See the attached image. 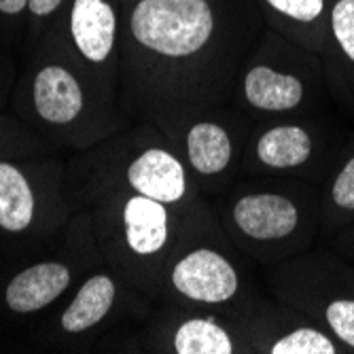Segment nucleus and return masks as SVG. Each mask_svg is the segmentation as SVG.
<instances>
[{
    "label": "nucleus",
    "mask_w": 354,
    "mask_h": 354,
    "mask_svg": "<svg viewBox=\"0 0 354 354\" xmlns=\"http://www.w3.org/2000/svg\"><path fill=\"white\" fill-rule=\"evenodd\" d=\"M174 291L196 304L218 306L232 301L240 291V276L225 254L212 248H196L174 263L170 272Z\"/></svg>",
    "instance_id": "20e7f679"
},
{
    "label": "nucleus",
    "mask_w": 354,
    "mask_h": 354,
    "mask_svg": "<svg viewBox=\"0 0 354 354\" xmlns=\"http://www.w3.org/2000/svg\"><path fill=\"white\" fill-rule=\"evenodd\" d=\"M316 308V320L344 348L354 350V293H331Z\"/></svg>",
    "instance_id": "6ab92c4d"
},
{
    "label": "nucleus",
    "mask_w": 354,
    "mask_h": 354,
    "mask_svg": "<svg viewBox=\"0 0 354 354\" xmlns=\"http://www.w3.org/2000/svg\"><path fill=\"white\" fill-rule=\"evenodd\" d=\"M35 216V193L13 164H0V227L24 232Z\"/></svg>",
    "instance_id": "2eb2a0df"
},
{
    "label": "nucleus",
    "mask_w": 354,
    "mask_h": 354,
    "mask_svg": "<svg viewBox=\"0 0 354 354\" xmlns=\"http://www.w3.org/2000/svg\"><path fill=\"white\" fill-rule=\"evenodd\" d=\"M261 5L291 39L314 51H327L331 0H261Z\"/></svg>",
    "instance_id": "0eeeda50"
},
{
    "label": "nucleus",
    "mask_w": 354,
    "mask_h": 354,
    "mask_svg": "<svg viewBox=\"0 0 354 354\" xmlns=\"http://www.w3.org/2000/svg\"><path fill=\"white\" fill-rule=\"evenodd\" d=\"M115 282L104 276H91L83 286L79 288L73 304L62 314V327L68 333H81L98 325L100 320L109 314L115 301Z\"/></svg>",
    "instance_id": "4468645a"
},
{
    "label": "nucleus",
    "mask_w": 354,
    "mask_h": 354,
    "mask_svg": "<svg viewBox=\"0 0 354 354\" xmlns=\"http://www.w3.org/2000/svg\"><path fill=\"white\" fill-rule=\"evenodd\" d=\"M236 232L259 246H295L312 236L314 204L293 191H252L240 196L230 210Z\"/></svg>",
    "instance_id": "f03ea898"
},
{
    "label": "nucleus",
    "mask_w": 354,
    "mask_h": 354,
    "mask_svg": "<svg viewBox=\"0 0 354 354\" xmlns=\"http://www.w3.org/2000/svg\"><path fill=\"white\" fill-rule=\"evenodd\" d=\"M30 0H0V13L7 15H17L28 7Z\"/></svg>",
    "instance_id": "412c9836"
},
{
    "label": "nucleus",
    "mask_w": 354,
    "mask_h": 354,
    "mask_svg": "<svg viewBox=\"0 0 354 354\" xmlns=\"http://www.w3.org/2000/svg\"><path fill=\"white\" fill-rule=\"evenodd\" d=\"M185 153L189 166L200 176H218L232 164L234 140L221 123L204 119L189 127Z\"/></svg>",
    "instance_id": "f8f14e48"
},
{
    "label": "nucleus",
    "mask_w": 354,
    "mask_h": 354,
    "mask_svg": "<svg viewBox=\"0 0 354 354\" xmlns=\"http://www.w3.org/2000/svg\"><path fill=\"white\" fill-rule=\"evenodd\" d=\"M342 344L325 329L301 323L284 329L268 346L270 354H337Z\"/></svg>",
    "instance_id": "a211bd4d"
},
{
    "label": "nucleus",
    "mask_w": 354,
    "mask_h": 354,
    "mask_svg": "<svg viewBox=\"0 0 354 354\" xmlns=\"http://www.w3.org/2000/svg\"><path fill=\"white\" fill-rule=\"evenodd\" d=\"M125 242L138 257L162 252L170 240V210L168 204L136 193L123 206Z\"/></svg>",
    "instance_id": "6e6552de"
},
{
    "label": "nucleus",
    "mask_w": 354,
    "mask_h": 354,
    "mask_svg": "<svg viewBox=\"0 0 354 354\" xmlns=\"http://www.w3.org/2000/svg\"><path fill=\"white\" fill-rule=\"evenodd\" d=\"M320 140L312 125L299 121H284L270 125L257 136L252 145V159L268 172H301L320 153Z\"/></svg>",
    "instance_id": "39448f33"
},
{
    "label": "nucleus",
    "mask_w": 354,
    "mask_h": 354,
    "mask_svg": "<svg viewBox=\"0 0 354 354\" xmlns=\"http://www.w3.org/2000/svg\"><path fill=\"white\" fill-rule=\"evenodd\" d=\"M71 35L89 62H104L115 47L117 17L106 0H75L71 11Z\"/></svg>",
    "instance_id": "1a4fd4ad"
},
{
    "label": "nucleus",
    "mask_w": 354,
    "mask_h": 354,
    "mask_svg": "<svg viewBox=\"0 0 354 354\" xmlns=\"http://www.w3.org/2000/svg\"><path fill=\"white\" fill-rule=\"evenodd\" d=\"M172 350L178 354H232V335L212 318H189L176 329Z\"/></svg>",
    "instance_id": "dca6fc26"
},
{
    "label": "nucleus",
    "mask_w": 354,
    "mask_h": 354,
    "mask_svg": "<svg viewBox=\"0 0 354 354\" xmlns=\"http://www.w3.org/2000/svg\"><path fill=\"white\" fill-rule=\"evenodd\" d=\"M71 284V272L64 263L45 261L19 272L7 286V306L13 312H37L55 301Z\"/></svg>",
    "instance_id": "9d476101"
},
{
    "label": "nucleus",
    "mask_w": 354,
    "mask_h": 354,
    "mask_svg": "<svg viewBox=\"0 0 354 354\" xmlns=\"http://www.w3.org/2000/svg\"><path fill=\"white\" fill-rule=\"evenodd\" d=\"M127 183L136 193L168 206L187 196V172L178 157L166 149H147L127 168Z\"/></svg>",
    "instance_id": "423d86ee"
},
{
    "label": "nucleus",
    "mask_w": 354,
    "mask_h": 354,
    "mask_svg": "<svg viewBox=\"0 0 354 354\" xmlns=\"http://www.w3.org/2000/svg\"><path fill=\"white\" fill-rule=\"evenodd\" d=\"M223 28L214 0H138L130 15L134 43L164 64L168 79H189L212 62Z\"/></svg>",
    "instance_id": "f257e3e1"
},
{
    "label": "nucleus",
    "mask_w": 354,
    "mask_h": 354,
    "mask_svg": "<svg viewBox=\"0 0 354 354\" xmlns=\"http://www.w3.org/2000/svg\"><path fill=\"white\" fill-rule=\"evenodd\" d=\"M327 51H331L333 75L354 100V0H331Z\"/></svg>",
    "instance_id": "ddd939ff"
},
{
    "label": "nucleus",
    "mask_w": 354,
    "mask_h": 354,
    "mask_svg": "<svg viewBox=\"0 0 354 354\" xmlns=\"http://www.w3.org/2000/svg\"><path fill=\"white\" fill-rule=\"evenodd\" d=\"M323 218L327 230L342 227L354 218V147L329 178L323 202Z\"/></svg>",
    "instance_id": "f3484780"
},
{
    "label": "nucleus",
    "mask_w": 354,
    "mask_h": 354,
    "mask_svg": "<svg viewBox=\"0 0 354 354\" xmlns=\"http://www.w3.org/2000/svg\"><path fill=\"white\" fill-rule=\"evenodd\" d=\"M318 68L316 64L278 66L272 62H259L242 77V98L259 113L295 115L318 98Z\"/></svg>",
    "instance_id": "7ed1b4c3"
},
{
    "label": "nucleus",
    "mask_w": 354,
    "mask_h": 354,
    "mask_svg": "<svg viewBox=\"0 0 354 354\" xmlns=\"http://www.w3.org/2000/svg\"><path fill=\"white\" fill-rule=\"evenodd\" d=\"M59 5H62V0H30L28 9L39 17H45V15H51Z\"/></svg>",
    "instance_id": "aec40b11"
},
{
    "label": "nucleus",
    "mask_w": 354,
    "mask_h": 354,
    "mask_svg": "<svg viewBox=\"0 0 354 354\" xmlns=\"http://www.w3.org/2000/svg\"><path fill=\"white\" fill-rule=\"evenodd\" d=\"M37 113L49 123H71L83 111V89L79 81L62 66H45L37 79L35 87Z\"/></svg>",
    "instance_id": "9b49d317"
}]
</instances>
